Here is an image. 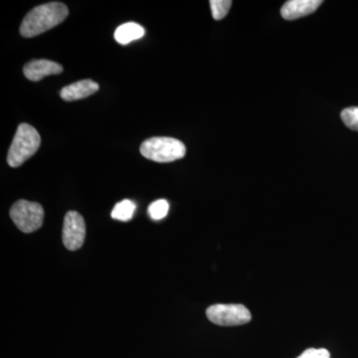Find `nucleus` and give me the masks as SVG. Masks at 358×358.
Wrapping results in <instances>:
<instances>
[{
    "instance_id": "6e6552de",
    "label": "nucleus",
    "mask_w": 358,
    "mask_h": 358,
    "mask_svg": "<svg viewBox=\"0 0 358 358\" xmlns=\"http://www.w3.org/2000/svg\"><path fill=\"white\" fill-rule=\"evenodd\" d=\"M322 3V0H289L282 6L281 15L286 20H298L315 13Z\"/></svg>"
},
{
    "instance_id": "ddd939ff",
    "label": "nucleus",
    "mask_w": 358,
    "mask_h": 358,
    "mask_svg": "<svg viewBox=\"0 0 358 358\" xmlns=\"http://www.w3.org/2000/svg\"><path fill=\"white\" fill-rule=\"evenodd\" d=\"M232 1L230 0H211L210 7L214 20H221L229 13Z\"/></svg>"
},
{
    "instance_id": "f8f14e48",
    "label": "nucleus",
    "mask_w": 358,
    "mask_h": 358,
    "mask_svg": "<svg viewBox=\"0 0 358 358\" xmlns=\"http://www.w3.org/2000/svg\"><path fill=\"white\" fill-rule=\"evenodd\" d=\"M169 204L166 200L159 199L152 202L148 207V214L152 220H160L164 219L169 213Z\"/></svg>"
},
{
    "instance_id": "2eb2a0df",
    "label": "nucleus",
    "mask_w": 358,
    "mask_h": 358,
    "mask_svg": "<svg viewBox=\"0 0 358 358\" xmlns=\"http://www.w3.org/2000/svg\"><path fill=\"white\" fill-rule=\"evenodd\" d=\"M298 358H331V355L324 348H320V350L308 348L306 352L301 353Z\"/></svg>"
},
{
    "instance_id": "9b49d317",
    "label": "nucleus",
    "mask_w": 358,
    "mask_h": 358,
    "mask_svg": "<svg viewBox=\"0 0 358 358\" xmlns=\"http://www.w3.org/2000/svg\"><path fill=\"white\" fill-rule=\"evenodd\" d=\"M136 208V204L131 200H122V201L115 204L112 211V217L120 221L131 220L134 217Z\"/></svg>"
},
{
    "instance_id": "7ed1b4c3",
    "label": "nucleus",
    "mask_w": 358,
    "mask_h": 358,
    "mask_svg": "<svg viewBox=\"0 0 358 358\" xmlns=\"http://www.w3.org/2000/svg\"><path fill=\"white\" fill-rule=\"evenodd\" d=\"M141 154L152 162L166 164L185 157L186 148L182 141L176 138L157 136L141 143Z\"/></svg>"
},
{
    "instance_id": "20e7f679",
    "label": "nucleus",
    "mask_w": 358,
    "mask_h": 358,
    "mask_svg": "<svg viewBox=\"0 0 358 358\" xmlns=\"http://www.w3.org/2000/svg\"><path fill=\"white\" fill-rule=\"evenodd\" d=\"M10 217L18 229L24 233H32L43 224L44 209L37 202L18 200L11 207Z\"/></svg>"
},
{
    "instance_id": "4468645a",
    "label": "nucleus",
    "mask_w": 358,
    "mask_h": 358,
    "mask_svg": "<svg viewBox=\"0 0 358 358\" xmlns=\"http://www.w3.org/2000/svg\"><path fill=\"white\" fill-rule=\"evenodd\" d=\"M341 117L348 128L358 131V107L346 108Z\"/></svg>"
},
{
    "instance_id": "39448f33",
    "label": "nucleus",
    "mask_w": 358,
    "mask_h": 358,
    "mask_svg": "<svg viewBox=\"0 0 358 358\" xmlns=\"http://www.w3.org/2000/svg\"><path fill=\"white\" fill-rule=\"evenodd\" d=\"M206 315L212 324L221 327L242 326L252 319L251 313L243 305H213L206 310Z\"/></svg>"
},
{
    "instance_id": "0eeeda50",
    "label": "nucleus",
    "mask_w": 358,
    "mask_h": 358,
    "mask_svg": "<svg viewBox=\"0 0 358 358\" xmlns=\"http://www.w3.org/2000/svg\"><path fill=\"white\" fill-rule=\"evenodd\" d=\"M63 72L62 65L53 61L41 59V60H33L27 63L23 68V73L28 80L33 82H38L44 77L57 75Z\"/></svg>"
},
{
    "instance_id": "1a4fd4ad",
    "label": "nucleus",
    "mask_w": 358,
    "mask_h": 358,
    "mask_svg": "<svg viewBox=\"0 0 358 358\" xmlns=\"http://www.w3.org/2000/svg\"><path fill=\"white\" fill-rule=\"evenodd\" d=\"M100 87L96 82L92 80H82L76 83L66 86L60 91V96L66 102H73V101L81 100L87 96L94 95L99 91Z\"/></svg>"
},
{
    "instance_id": "9d476101",
    "label": "nucleus",
    "mask_w": 358,
    "mask_h": 358,
    "mask_svg": "<svg viewBox=\"0 0 358 358\" xmlns=\"http://www.w3.org/2000/svg\"><path fill=\"white\" fill-rule=\"evenodd\" d=\"M143 35H145V29L141 25L134 22H128L117 28L115 39L117 43L127 45L134 40L141 38Z\"/></svg>"
},
{
    "instance_id": "f03ea898",
    "label": "nucleus",
    "mask_w": 358,
    "mask_h": 358,
    "mask_svg": "<svg viewBox=\"0 0 358 358\" xmlns=\"http://www.w3.org/2000/svg\"><path fill=\"white\" fill-rule=\"evenodd\" d=\"M41 145V138L37 129L28 124H20L14 136L7 155V162L11 167L22 166L26 160L36 154Z\"/></svg>"
},
{
    "instance_id": "f257e3e1",
    "label": "nucleus",
    "mask_w": 358,
    "mask_h": 358,
    "mask_svg": "<svg viewBox=\"0 0 358 358\" xmlns=\"http://www.w3.org/2000/svg\"><path fill=\"white\" fill-rule=\"evenodd\" d=\"M69 10L62 2H49L33 8L27 13L20 26V34L25 38L38 36L62 23Z\"/></svg>"
},
{
    "instance_id": "423d86ee",
    "label": "nucleus",
    "mask_w": 358,
    "mask_h": 358,
    "mask_svg": "<svg viewBox=\"0 0 358 358\" xmlns=\"http://www.w3.org/2000/svg\"><path fill=\"white\" fill-rule=\"evenodd\" d=\"M86 236V224L83 216L76 211H69L63 224L62 239L64 246L70 251H76L83 246Z\"/></svg>"
}]
</instances>
